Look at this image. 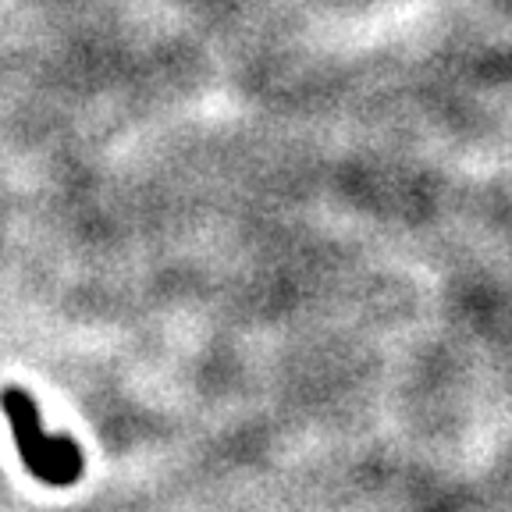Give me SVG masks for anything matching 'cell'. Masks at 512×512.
<instances>
[{
    "label": "cell",
    "instance_id": "1",
    "mask_svg": "<svg viewBox=\"0 0 512 512\" xmlns=\"http://www.w3.org/2000/svg\"><path fill=\"white\" fill-rule=\"evenodd\" d=\"M0 406L8 413L11 434H15L18 456H22L25 470L36 480L50 484V488H72L82 477V452L72 438L61 434H47L40 424V409L25 395L22 388H8L0 395Z\"/></svg>",
    "mask_w": 512,
    "mask_h": 512
}]
</instances>
